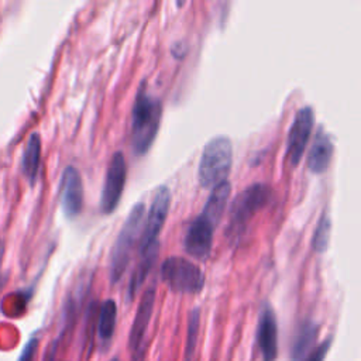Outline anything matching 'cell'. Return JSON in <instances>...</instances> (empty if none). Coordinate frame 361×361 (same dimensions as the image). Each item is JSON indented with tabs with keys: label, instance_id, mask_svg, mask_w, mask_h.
I'll use <instances>...</instances> for the list:
<instances>
[{
	"label": "cell",
	"instance_id": "8fae6325",
	"mask_svg": "<svg viewBox=\"0 0 361 361\" xmlns=\"http://www.w3.org/2000/svg\"><path fill=\"white\" fill-rule=\"evenodd\" d=\"M154 306H155V288L151 286L142 293L135 310L131 329H130L128 348L133 353L145 345V336L154 313Z\"/></svg>",
	"mask_w": 361,
	"mask_h": 361
},
{
	"label": "cell",
	"instance_id": "8992f818",
	"mask_svg": "<svg viewBox=\"0 0 361 361\" xmlns=\"http://www.w3.org/2000/svg\"><path fill=\"white\" fill-rule=\"evenodd\" d=\"M161 278L176 293L196 295L203 289L204 275L197 264L183 257H168L161 265Z\"/></svg>",
	"mask_w": 361,
	"mask_h": 361
},
{
	"label": "cell",
	"instance_id": "603a6c76",
	"mask_svg": "<svg viewBox=\"0 0 361 361\" xmlns=\"http://www.w3.org/2000/svg\"><path fill=\"white\" fill-rule=\"evenodd\" d=\"M145 347L147 345H144V347L138 348L137 351H134L133 357H131V361H145Z\"/></svg>",
	"mask_w": 361,
	"mask_h": 361
},
{
	"label": "cell",
	"instance_id": "5b68a950",
	"mask_svg": "<svg viewBox=\"0 0 361 361\" xmlns=\"http://www.w3.org/2000/svg\"><path fill=\"white\" fill-rule=\"evenodd\" d=\"M171 207V190L166 185L157 188L151 206L147 213L145 223L140 235V257L158 255V237L164 228Z\"/></svg>",
	"mask_w": 361,
	"mask_h": 361
},
{
	"label": "cell",
	"instance_id": "2e32d148",
	"mask_svg": "<svg viewBox=\"0 0 361 361\" xmlns=\"http://www.w3.org/2000/svg\"><path fill=\"white\" fill-rule=\"evenodd\" d=\"M41 162V137L38 133H32L24 147L21 166L30 185L35 183Z\"/></svg>",
	"mask_w": 361,
	"mask_h": 361
},
{
	"label": "cell",
	"instance_id": "ffe728a7",
	"mask_svg": "<svg viewBox=\"0 0 361 361\" xmlns=\"http://www.w3.org/2000/svg\"><path fill=\"white\" fill-rule=\"evenodd\" d=\"M330 345H331V340L327 338L324 340L323 343H320L316 348H313L306 357L303 361H324L329 350H330Z\"/></svg>",
	"mask_w": 361,
	"mask_h": 361
},
{
	"label": "cell",
	"instance_id": "9c48e42d",
	"mask_svg": "<svg viewBox=\"0 0 361 361\" xmlns=\"http://www.w3.org/2000/svg\"><path fill=\"white\" fill-rule=\"evenodd\" d=\"M214 227L216 226L202 214L196 216L189 224L183 238L185 251L196 259H206L213 247Z\"/></svg>",
	"mask_w": 361,
	"mask_h": 361
},
{
	"label": "cell",
	"instance_id": "d4e9b609",
	"mask_svg": "<svg viewBox=\"0 0 361 361\" xmlns=\"http://www.w3.org/2000/svg\"><path fill=\"white\" fill-rule=\"evenodd\" d=\"M110 361H120V360H118V358H117V357H114V358H111V360H110Z\"/></svg>",
	"mask_w": 361,
	"mask_h": 361
},
{
	"label": "cell",
	"instance_id": "9a60e30c",
	"mask_svg": "<svg viewBox=\"0 0 361 361\" xmlns=\"http://www.w3.org/2000/svg\"><path fill=\"white\" fill-rule=\"evenodd\" d=\"M319 327L313 322H303L296 330L290 345V361H300L310 353L317 338Z\"/></svg>",
	"mask_w": 361,
	"mask_h": 361
},
{
	"label": "cell",
	"instance_id": "7402d4cb",
	"mask_svg": "<svg viewBox=\"0 0 361 361\" xmlns=\"http://www.w3.org/2000/svg\"><path fill=\"white\" fill-rule=\"evenodd\" d=\"M56 353H58V343L55 341V343H52V345L48 348L44 361H58V360H56Z\"/></svg>",
	"mask_w": 361,
	"mask_h": 361
},
{
	"label": "cell",
	"instance_id": "7a4b0ae2",
	"mask_svg": "<svg viewBox=\"0 0 361 361\" xmlns=\"http://www.w3.org/2000/svg\"><path fill=\"white\" fill-rule=\"evenodd\" d=\"M271 197L272 189L267 183L257 182L243 189L231 203L226 235L235 241L244 233L248 221L271 202Z\"/></svg>",
	"mask_w": 361,
	"mask_h": 361
},
{
	"label": "cell",
	"instance_id": "d6986e66",
	"mask_svg": "<svg viewBox=\"0 0 361 361\" xmlns=\"http://www.w3.org/2000/svg\"><path fill=\"white\" fill-rule=\"evenodd\" d=\"M199 326H200V310H199V307H195L189 313L183 361H192L193 360V354L196 351V344H197V337H199Z\"/></svg>",
	"mask_w": 361,
	"mask_h": 361
},
{
	"label": "cell",
	"instance_id": "52a82bcc",
	"mask_svg": "<svg viewBox=\"0 0 361 361\" xmlns=\"http://www.w3.org/2000/svg\"><path fill=\"white\" fill-rule=\"evenodd\" d=\"M126 176H127V164H126L124 154L121 151H116L111 155L110 162L107 165L104 183L100 193V210L104 214H110L113 210H116L123 195Z\"/></svg>",
	"mask_w": 361,
	"mask_h": 361
},
{
	"label": "cell",
	"instance_id": "ac0fdd59",
	"mask_svg": "<svg viewBox=\"0 0 361 361\" xmlns=\"http://www.w3.org/2000/svg\"><path fill=\"white\" fill-rule=\"evenodd\" d=\"M330 233H331V221H330V216L324 212L317 224L316 228L313 231V237H312V248L322 254L327 250L329 243H330Z\"/></svg>",
	"mask_w": 361,
	"mask_h": 361
},
{
	"label": "cell",
	"instance_id": "6da1fadb",
	"mask_svg": "<svg viewBox=\"0 0 361 361\" xmlns=\"http://www.w3.org/2000/svg\"><path fill=\"white\" fill-rule=\"evenodd\" d=\"M144 86L145 82L137 92L131 117V147L137 155H144L151 148L162 117L161 100L149 94Z\"/></svg>",
	"mask_w": 361,
	"mask_h": 361
},
{
	"label": "cell",
	"instance_id": "5bb4252c",
	"mask_svg": "<svg viewBox=\"0 0 361 361\" xmlns=\"http://www.w3.org/2000/svg\"><path fill=\"white\" fill-rule=\"evenodd\" d=\"M230 193H231V183L228 180H224V182L216 185L214 188H212V192H210L200 214L203 217H206L212 224L217 226V223L221 220V217L226 212Z\"/></svg>",
	"mask_w": 361,
	"mask_h": 361
},
{
	"label": "cell",
	"instance_id": "cb8c5ba5",
	"mask_svg": "<svg viewBox=\"0 0 361 361\" xmlns=\"http://www.w3.org/2000/svg\"><path fill=\"white\" fill-rule=\"evenodd\" d=\"M3 254H4V245H3V241L0 240V264H1V258H3ZM1 281V278H0ZM0 286H1V282H0Z\"/></svg>",
	"mask_w": 361,
	"mask_h": 361
},
{
	"label": "cell",
	"instance_id": "7c38bea8",
	"mask_svg": "<svg viewBox=\"0 0 361 361\" xmlns=\"http://www.w3.org/2000/svg\"><path fill=\"white\" fill-rule=\"evenodd\" d=\"M257 344L262 361H275L278 358V323L271 306H264L257 326Z\"/></svg>",
	"mask_w": 361,
	"mask_h": 361
},
{
	"label": "cell",
	"instance_id": "4fadbf2b",
	"mask_svg": "<svg viewBox=\"0 0 361 361\" xmlns=\"http://www.w3.org/2000/svg\"><path fill=\"white\" fill-rule=\"evenodd\" d=\"M334 152V145L329 134H326L322 128L314 137V141L309 149L306 165L313 173H323L331 162Z\"/></svg>",
	"mask_w": 361,
	"mask_h": 361
},
{
	"label": "cell",
	"instance_id": "44dd1931",
	"mask_svg": "<svg viewBox=\"0 0 361 361\" xmlns=\"http://www.w3.org/2000/svg\"><path fill=\"white\" fill-rule=\"evenodd\" d=\"M37 351H38V338L32 337L24 345V348H23V351H21V354H20L17 361H35Z\"/></svg>",
	"mask_w": 361,
	"mask_h": 361
},
{
	"label": "cell",
	"instance_id": "3957f363",
	"mask_svg": "<svg viewBox=\"0 0 361 361\" xmlns=\"http://www.w3.org/2000/svg\"><path fill=\"white\" fill-rule=\"evenodd\" d=\"M233 165V142L227 135L210 138L202 151L197 178L202 188H214L227 180Z\"/></svg>",
	"mask_w": 361,
	"mask_h": 361
},
{
	"label": "cell",
	"instance_id": "30bf717a",
	"mask_svg": "<svg viewBox=\"0 0 361 361\" xmlns=\"http://www.w3.org/2000/svg\"><path fill=\"white\" fill-rule=\"evenodd\" d=\"M83 182L75 166H66L59 185L61 207L66 217H76L83 207Z\"/></svg>",
	"mask_w": 361,
	"mask_h": 361
},
{
	"label": "cell",
	"instance_id": "277c9868",
	"mask_svg": "<svg viewBox=\"0 0 361 361\" xmlns=\"http://www.w3.org/2000/svg\"><path fill=\"white\" fill-rule=\"evenodd\" d=\"M144 216H145L144 203H135L131 207L130 213L127 214V219L117 234V238L113 244L111 257H110L109 274H110L111 283L118 282L128 267L134 245L142 231Z\"/></svg>",
	"mask_w": 361,
	"mask_h": 361
},
{
	"label": "cell",
	"instance_id": "ba28073f",
	"mask_svg": "<svg viewBox=\"0 0 361 361\" xmlns=\"http://www.w3.org/2000/svg\"><path fill=\"white\" fill-rule=\"evenodd\" d=\"M314 126V114L310 106L300 107L289 127L286 141V157L292 166H296L303 157Z\"/></svg>",
	"mask_w": 361,
	"mask_h": 361
},
{
	"label": "cell",
	"instance_id": "e0dca14e",
	"mask_svg": "<svg viewBox=\"0 0 361 361\" xmlns=\"http://www.w3.org/2000/svg\"><path fill=\"white\" fill-rule=\"evenodd\" d=\"M117 322V305L113 299H106L99 309L97 317V336L102 341L111 340Z\"/></svg>",
	"mask_w": 361,
	"mask_h": 361
}]
</instances>
